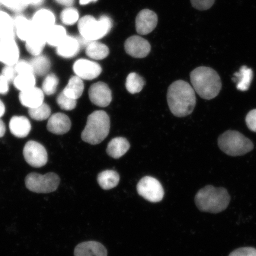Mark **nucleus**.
<instances>
[{
	"instance_id": "f257e3e1",
	"label": "nucleus",
	"mask_w": 256,
	"mask_h": 256,
	"mask_svg": "<svg viewBox=\"0 0 256 256\" xmlns=\"http://www.w3.org/2000/svg\"><path fill=\"white\" fill-rule=\"evenodd\" d=\"M168 101L172 113L178 118H184L193 113L196 98L193 87L188 82L178 80L170 86Z\"/></svg>"
},
{
	"instance_id": "f03ea898",
	"label": "nucleus",
	"mask_w": 256,
	"mask_h": 256,
	"mask_svg": "<svg viewBox=\"0 0 256 256\" xmlns=\"http://www.w3.org/2000/svg\"><path fill=\"white\" fill-rule=\"evenodd\" d=\"M190 80L194 90L204 100L216 98L222 88L218 74L209 67L200 66L194 70L190 74Z\"/></svg>"
},
{
	"instance_id": "7ed1b4c3",
	"label": "nucleus",
	"mask_w": 256,
	"mask_h": 256,
	"mask_svg": "<svg viewBox=\"0 0 256 256\" xmlns=\"http://www.w3.org/2000/svg\"><path fill=\"white\" fill-rule=\"evenodd\" d=\"M231 196L225 188L208 185L202 188L195 197V203L201 212L214 214L224 212L228 207Z\"/></svg>"
},
{
	"instance_id": "20e7f679",
	"label": "nucleus",
	"mask_w": 256,
	"mask_h": 256,
	"mask_svg": "<svg viewBox=\"0 0 256 256\" xmlns=\"http://www.w3.org/2000/svg\"><path fill=\"white\" fill-rule=\"evenodd\" d=\"M110 120L106 112L96 111L88 118L87 126L83 130V142L95 146L102 143L110 132Z\"/></svg>"
},
{
	"instance_id": "39448f33",
	"label": "nucleus",
	"mask_w": 256,
	"mask_h": 256,
	"mask_svg": "<svg viewBox=\"0 0 256 256\" xmlns=\"http://www.w3.org/2000/svg\"><path fill=\"white\" fill-rule=\"evenodd\" d=\"M113 27V22L108 16H102L99 20L92 16L80 19L78 30L81 36L89 41H98L106 36Z\"/></svg>"
},
{
	"instance_id": "423d86ee",
	"label": "nucleus",
	"mask_w": 256,
	"mask_h": 256,
	"mask_svg": "<svg viewBox=\"0 0 256 256\" xmlns=\"http://www.w3.org/2000/svg\"><path fill=\"white\" fill-rule=\"evenodd\" d=\"M218 146L226 154L238 156L247 154L254 150L250 140L236 130H228L219 137Z\"/></svg>"
},
{
	"instance_id": "0eeeda50",
	"label": "nucleus",
	"mask_w": 256,
	"mask_h": 256,
	"mask_svg": "<svg viewBox=\"0 0 256 256\" xmlns=\"http://www.w3.org/2000/svg\"><path fill=\"white\" fill-rule=\"evenodd\" d=\"M60 179L54 172L44 175L33 172L25 179L26 186L28 190L36 194H50L56 192L60 184Z\"/></svg>"
},
{
	"instance_id": "6e6552de",
	"label": "nucleus",
	"mask_w": 256,
	"mask_h": 256,
	"mask_svg": "<svg viewBox=\"0 0 256 256\" xmlns=\"http://www.w3.org/2000/svg\"><path fill=\"white\" fill-rule=\"evenodd\" d=\"M137 191L140 196L152 203L161 202L164 196V190L160 182L156 178H144L137 185Z\"/></svg>"
},
{
	"instance_id": "1a4fd4ad",
	"label": "nucleus",
	"mask_w": 256,
	"mask_h": 256,
	"mask_svg": "<svg viewBox=\"0 0 256 256\" xmlns=\"http://www.w3.org/2000/svg\"><path fill=\"white\" fill-rule=\"evenodd\" d=\"M34 30L46 34L57 24L58 17L52 8L42 7L36 8L30 16Z\"/></svg>"
},
{
	"instance_id": "9d476101",
	"label": "nucleus",
	"mask_w": 256,
	"mask_h": 256,
	"mask_svg": "<svg viewBox=\"0 0 256 256\" xmlns=\"http://www.w3.org/2000/svg\"><path fill=\"white\" fill-rule=\"evenodd\" d=\"M24 155L28 164L34 168L44 167L48 161V155L46 148L40 143L33 140L26 144Z\"/></svg>"
},
{
	"instance_id": "9b49d317",
	"label": "nucleus",
	"mask_w": 256,
	"mask_h": 256,
	"mask_svg": "<svg viewBox=\"0 0 256 256\" xmlns=\"http://www.w3.org/2000/svg\"><path fill=\"white\" fill-rule=\"evenodd\" d=\"M21 48L16 39L0 40V63L14 66L21 58Z\"/></svg>"
},
{
	"instance_id": "f8f14e48",
	"label": "nucleus",
	"mask_w": 256,
	"mask_h": 256,
	"mask_svg": "<svg viewBox=\"0 0 256 256\" xmlns=\"http://www.w3.org/2000/svg\"><path fill=\"white\" fill-rule=\"evenodd\" d=\"M73 71L76 76L82 80L90 81L100 76L102 68L97 62L86 59H80L74 64Z\"/></svg>"
},
{
	"instance_id": "ddd939ff",
	"label": "nucleus",
	"mask_w": 256,
	"mask_h": 256,
	"mask_svg": "<svg viewBox=\"0 0 256 256\" xmlns=\"http://www.w3.org/2000/svg\"><path fill=\"white\" fill-rule=\"evenodd\" d=\"M90 100L97 106L106 108L112 101V92L108 85L103 82L92 84L89 90Z\"/></svg>"
},
{
	"instance_id": "4468645a",
	"label": "nucleus",
	"mask_w": 256,
	"mask_h": 256,
	"mask_svg": "<svg viewBox=\"0 0 256 256\" xmlns=\"http://www.w3.org/2000/svg\"><path fill=\"white\" fill-rule=\"evenodd\" d=\"M126 53L136 58H144L151 52L152 46L148 41L138 36L128 38L124 44Z\"/></svg>"
},
{
	"instance_id": "2eb2a0df",
	"label": "nucleus",
	"mask_w": 256,
	"mask_h": 256,
	"mask_svg": "<svg viewBox=\"0 0 256 256\" xmlns=\"http://www.w3.org/2000/svg\"><path fill=\"white\" fill-rule=\"evenodd\" d=\"M158 24V16L156 12L146 9L138 14L136 18V30L140 35L151 34Z\"/></svg>"
},
{
	"instance_id": "dca6fc26",
	"label": "nucleus",
	"mask_w": 256,
	"mask_h": 256,
	"mask_svg": "<svg viewBox=\"0 0 256 256\" xmlns=\"http://www.w3.org/2000/svg\"><path fill=\"white\" fill-rule=\"evenodd\" d=\"M24 44L26 50L32 58L43 55L48 47L46 34L34 30Z\"/></svg>"
},
{
	"instance_id": "f3484780",
	"label": "nucleus",
	"mask_w": 256,
	"mask_h": 256,
	"mask_svg": "<svg viewBox=\"0 0 256 256\" xmlns=\"http://www.w3.org/2000/svg\"><path fill=\"white\" fill-rule=\"evenodd\" d=\"M82 48L78 36L68 35L55 50L58 56L63 59L69 60L78 56Z\"/></svg>"
},
{
	"instance_id": "a211bd4d",
	"label": "nucleus",
	"mask_w": 256,
	"mask_h": 256,
	"mask_svg": "<svg viewBox=\"0 0 256 256\" xmlns=\"http://www.w3.org/2000/svg\"><path fill=\"white\" fill-rule=\"evenodd\" d=\"M14 19L16 40L24 43L34 31L30 18L22 12L14 14Z\"/></svg>"
},
{
	"instance_id": "6ab92c4d",
	"label": "nucleus",
	"mask_w": 256,
	"mask_h": 256,
	"mask_svg": "<svg viewBox=\"0 0 256 256\" xmlns=\"http://www.w3.org/2000/svg\"><path fill=\"white\" fill-rule=\"evenodd\" d=\"M72 126V121L70 118L65 114L58 113L50 118L47 128L50 132L62 136L68 133Z\"/></svg>"
},
{
	"instance_id": "aec40b11",
	"label": "nucleus",
	"mask_w": 256,
	"mask_h": 256,
	"mask_svg": "<svg viewBox=\"0 0 256 256\" xmlns=\"http://www.w3.org/2000/svg\"><path fill=\"white\" fill-rule=\"evenodd\" d=\"M16 39L14 14L4 9L0 10V40Z\"/></svg>"
},
{
	"instance_id": "412c9836",
	"label": "nucleus",
	"mask_w": 256,
	"mask_h": 256,
	"mask_svg": "<svg viewBox=\"0 0 256 256\" xmlns=\"http://www.w3.org/2000/svg\"><path fill=\"white\" fill-rule=\"evenodd\" d=\"M44 94L42 90L36 87L21 92L19 96L22 105L28 108L40 106L44 104Z\"/></svg>"
},
{
	"instance_id": "4be33fe9",
	"label": "nucleus",
	"mask_w": 256,
	"mask_h": 256,
	"mask_svg": "<svg viewBox=\"0 0 256 256\" xmlns=\"http://www.w3.org/2000/svg\"><path fill=\"white\" fill-rule=\"evenodd\" d=\"M75 256H108V251L104 245L96 242L81 243L76 246Z\"/></svg>"
},
{
	"instance_id": "5701e85b",
	"label": "nucleus",
	"mask_w": 256,
	"mask_h": 256,
	"mask_svg": "<svg viewBox=\"0 0 256 256\" xmlns=\"http://www.w3.org/2000/svg\"><path fill=\"white\" fill-rule=\"evenodd\" d=\"M68 32L64 26L56 24L46 34L48 47L56 50L68 36Z\"/></svg>"
},
{
	"instance_id": "b1692460",
	"label": "nucleus",
	"mask_w": 256,
	"mask_h": 256,
	"mask_svg": "<svg viewBox=\"0 0 256 256\" xmlns=\"http://www.w3.org/2000/svg\"><path fill=\"white\" fill-rule=\"evenodd\" d=\"M10 129L12 135L19 138H24L30 132V122L24 116H14L10 122Z\"/></svg>"
},
{
	"instance_id": "393cba45",
	"label": "nucleus",
	"mask_w": 256,
	"mask_h": 256,
	"mask_svg": "<svg viewBox=\"0 0 256 256\" xmlns=\"http://www.w3.org/2000/svg\"><path fill=\"white\" fill-rule=\"evenodd\" d=\"M130 147V144L126 138H116L108 144L107 153L111 158L119 159L126 154Z\"/></svg>"
},
{
	"instance_id": "a878e982",
	"label": "nucleus",
	"mask_w": 256,
	"mask_h": 256,
	"mask_svg": "<svg viewBox=\"0 0 256 256\" xmlns=\"http://www.w3.org/2000/svg\"><path fill=\"white\" fill-rule=\"evenodd\" d=\"M252 78H254V72L248 66H243L240 70L238 72L234 75L232 80L236 83V88L240 91H248L250 87Z\"/></svg>"
},
{
	"instance_id": "bb28decb",
	"label": "nucleus",
	"mask_w": 256,
	"mask_h": 256,
	"mask_svg": "<svg viewBox=\"0 0 256 256\" xmlns=\"http://www.w3.org/2000/svg\"><path fill=\"white\" fill-rule=\"evenodd\" d=\"M30 62L36 76H46L52 68V64L50 58L44 54L32 58Z\"/></svg>"
},
{
	"instance_id": "cd10ccee",
	"label": "nucleus",
	"mask_w": 256,
	"mask_h": 256,
	"mask_svg": "<svg viewBox=\"0 0 256 256\" xmlns=\"http://www.w3.org/2000/svg\"><path fill=\"white\" fill-rule=\"evenodd\" d=\"M84 90L83 80L76 76L69 80L68 84L62 92L68 97L78 100L82 97Z\"/></svg>"
},
{
	"instance_id": "c85d7f7f",
	"label": "nucleus",
	"mask_w": 256,
	"mask_h": 256,
	"mask_svg": "<svg viewBox=\"0 0 256 256\" xmlns=\"http://www.w3.org/2000/svg\"><path fill=\"white\" fill-rule=\"evenodd\" d=\"M86 55L94 60H103L110 55L108 48L98 41H92L86 48Z\"/></svg>"
},
{
	"instance_id": "c756f323",
	"label": "nucleus",
	"mask_w": 256,
	"mask_h": 256,
	"mask_svg": "<svg viewBox=\"0 0 256 256\" xmlns=\"http://www.w3.org/2000/svg\"><path fill=\"white\" fill-rule=\"evenodd\" d=\"M98 181L100 186L104 190H111L120 184V176L116 172L106 170L98 176Z\"/></svg>"
},
{
	"instance_id": "7c9ffc66",
	"label": "nucleus",
	"mask_w": 256,
	"mask_h": 256,
	"mask_svg": "<svg viewBox=\"0 0 256 256\" xmlns=\"http://www.w3.org/2000/svg\"><path fill=\"white\" fill-rule=\"evenodd\" d=\"M32 0H0V6L14 14L24 12L31 8Z\"/></svg>"
},
{
	"instance_id": "2f4dec72",
	"label": "nucleus",
	"mask_w": 256,
	"mask_h": 256,
	"mask_svg": "<svg viewBox=\"0 0 256 256\" xmlns=\"http://www.w3.org/2000/svg\"><path fill=\"white\" fill-rule=\"evenodd\" d=\"M80 19L79 12L73 6L64 8L60 14V20L64 26H72L78 24Z\"/></svg>"
},
{
	"instance_id": "473e14b6",
	"label": "nucleus",
	"mask_w": 256,
	"mask_h": 256,
	"mask_svg": "<svg viewBox=\"0 0 256 256\" xmlns=\"http://www.w3.org/2000/svg\"><path fill=\"white\" fill-rule=\"evenodd\" d=\"M146 84L145 80L142 76L136 73L132 72L128 76L126 88L130 94H136L142 90Z\"/></svg>"
},
{
	"instance_id": "72a5a7b5",
	"label": "nucleus",
	"mask_w": 256,
	"mask_h": 256,
	"mask_svg": "<svg viewBox=\"0 0 256 256\" xmlns=\"http://www.w3.org/2000/svg\"><path fill=\"white\" fill-rule=\"evenodd\" d=\"M14 83L16 88L20 92L28 90L36 87V75L34 74H30L18 75Z\"/></svg>"
},
{
	"instance_id": "f704fd0d",
	"label": "nucleus",
	"mask_w": 256,
	"mask_h": 256,
	"mask_svg": "<svg viewBox=\"0 0 256 256\" xmlns=\"http://www.w3.org/2000/svg\"><path fill=\"white\" fill-rule=\"evenodd\" d=\"M59 83L60 80L58 76L55 74L49 73L44 78L42 90L44 94L48 96L54 95L57 90Z\"/></svg>"
},
{
	"instance_id": "c9c22d12",
	"label": "nucleus",
	"mask_w": 256,
	"mask_h": 256,
	"mask_svg": "<svg viewBox=\"0 0 256 256\" xmlns=\"http://www.w3.org/2000/svg\"><path fill=\"white\" fill-rule=\"evenodd\" d=\"M28 114L35 120H46L50 117L51 108L49 105L44 103L37 108H30Z\"/></svg>"
},
{
	"instance_id": "e433bc0d",
	"label": "nucleus",
	"mask_w": 256,
	"mask_h": 256,
	"mask_svg": "<svg viewBox=\"0 0 256 256\" xmlns=\"http://www.w3.org/2000/svg\"><path fill=\"white\" fill-rule=\"evenodd\" d=\"M57 103L62 110L71 111L76 108L78 102L75 99L68 97L62 92L57 98Z\"/></svg>"
},
{
	"instance_id": "4c0bfd02",
	"label": "nucleus",
	"mask_w": 256,
	"mask_h": 256,
	"mask_svg": "<svg viewBox=\"0 0 256 256\" xmlns=\"http://www.w3.org/2000/svg\"><path fill=\"white\" fill-rule=\"evenodd\" d=\"M14 68L18 75L30 74H34L30 60L21 59L16 64Z\"/></svg>"
},
{
	"instance_id": "58836bf2",
	"label": "nucleus",
	"mask_w": 256,
	"mask_h": 256,
	"mask_svg": "<svg viewBox=\"0 0 256 256\" xmlns=\"http://www.w3.org/2000/svg\"><path fill=\"white\" fill-rule=\"evenodd\" d=\"M192 6L200 11H206L214 4L216 0H190Z\"/></svg>"
},
{
	"instance_id": "ea45409f",
	"label": "nucleus",
	"mask_w": 256,
	"mask_h": 256,
	"mask_svg": "<svg viewBox=\"0 0 256 256\" xmlns=\"http://www.w3.org/2000/svg\"><path fill=\"white\" fill-rule=\"evenodd\" d=\"M2 74L7 79L10 83H12L17 76V72H16L14 66H5L2 68Z\"/></svg>"
},
{
	"instance_id": "a19ab883",
	"label": "nucleus",
	"mask_w": 256,
	"mask_h": 256,
	"mask_svg": "<svg viewBox=\"0 0 256 256\" xmlns=\"http://www.w3.org/2000/svg\"><path fill=\"white\" fill-rule=\"evenodd\" d=\"M229 256H256V249L252 248H242L236 250Z\"/></svg>"
},
{
	"instance_id": "79ce46f5",
	"label": "nucleus",
	"mask_w": 256,
	"mask_h": 256,
	"mask_svg": "<svg viewBox=\"0 0 256 256\" xmlns=\"http://www.w3.org/2000/svg\"><path fill=\"white\" fill-rule=\"evenodd\" d=\"M246 121L249 130L256 133V110L249 112Z\"/></svg>"
},
{
	"instance_id": "37998d69",
	"label": "nucleus",
	"mask_w": 256,
	"mask_h": 256,
	"mask_svg": "<svg viewBox=\"0 0 256 256\" xmlns=\"http://www.w3.org/2000/svg\"><path fill=\"white\" fill-rule=\"evenodd\" d=\"M10 84L2 74H0V94L5 95L9 91V84Z\"/></svg>"
},
{
	"instance_id": "c03bdc74",
	"label": "nucleus",
	"mask_w": 256,
	"mask_h": 256,
	"mask_svg": "<svg viewBox=\"0 0 256 256\" xmlns=\"http://www.w3.org/2000/svg\"><path fill=\"white\" fill-rule=\"evenodd\" d=\"M58 5L64 8L72 7L75 4L76 0H53Z\"/></svg>"
},
{
	"instance_id": "a18cd8bd",
	"label": "nucleus",
	"mask_w": 256,
	"mask_h": 256,
	"mask_svg": "<svg viewBox=\"0 0 256 256\" xmlns=\"http://www.w3.org/2000/svg\"><path fill=\"white\" fill-rule=\"evenodd\" d=\"M46 0H32L31 8H35L42 7Z\"/></svg>"
},
{
	"instance_id": "49530a36",
	"label": "nucleus",
	"mask_w": 256,
	"mask_h": 256,
	"mask_svg": "<svg viewBox=\"0 0 256 256\" xmlns=\"http://www.w3.org/2000/svg\"><path fill=\"white\" fill-rule=\"evenodd\" d=\"M6 132V128L3 121L0 119V138L4 136Z\"/></svg>"
},
{
	"instance_id": "de8ad7c7",
	"label": "nucleus",
	"mask_w": 256,
	"mask_h": 256,
	"mask_svg": "<svg viewBox=\"0 0 256 256\" xmlns=\"http://www.w3.org/2000/svg\"><path fill=\"white\" fill-rule=\"evenodd\" d=\"M6 113V107L3 102L0 100V119L4 116Z\"/></svg>"
},
{
	"instance_id": "09e8293b",
	"label": "nucleus",
	"mask_w": 256,
	"mask_h": 256,
	"mask_svg": "<svg viewBox=\"0 0 256 256\" xmlns=\"http://www.w3.org/2000/svg\"><path fill=\"white\" fill-rule=\"evenodd\" d=\"M98 2V0H79L80 4L82 6H86L89 4L90 3L96 2Z\"/></svg>"
},
{
	"instance_id": "8fccbe9b",
	"label": "nucleus",
	"mask_w": 256,
	"mask_h": 256,
	"mask_svg": "<svg viewBox=\"0 0 256 256\" xmlns=\"http://www.w3.org/2000/svg\"><path fill=\"white\" fill-rule=\"evenodd\" d=\"M2 8H1V6H0V10H1Z\"/></svg>"
}]
</instances>
